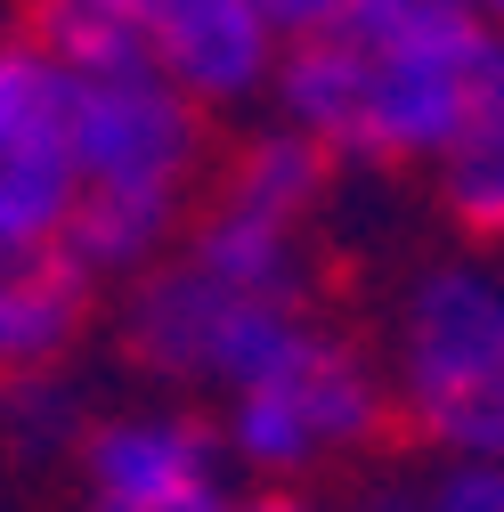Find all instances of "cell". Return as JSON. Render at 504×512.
<instances>
[{
    "mask_svg": "<svg viewBox=\"0 0 504 512\" xmlns=\"http://www.w3.org/2000/svg\"><path fill=\"white\" fill-rule=\"evenodd\" d=\"M399 399L456 464H504V285L431 269L399 309Z\"/></svg>",
    "mask_w": 504,
    "mask_h": 512,
    "instance_id": "2",
    "label": "cell"
},
{
    "mask_svg": "<svg viewBox=\"0 0 504 512\" xmlns=\"http://www.w3.org/2000/svg\"><path fill=\"white\" fill-rule=\"evenodd\" d=\"M90 512H236L228 488H179V496H90Z\"/></svg>",
    "mask_w": 504,
    "mask_h": 512,
    "instance_id": "17",
    "label": "cell"
},
{
    "mask_svg": "<svg viewBox=\"0 0 504 512\" xmlns=\"http://www.w3.org/2000/svg\"><path fill=\"white\" fill-rule=\"evenodd\" d=\"M342 9H350V0H252V17L269 25V41H277V49L334 33V25H342Z\"/></svg>",
    "mask_w": 504,
    "mask_h": 512,
    "instance_id": "16",
    "label": "cell"
},
{
    "mask_svg": "<svg viewBox=\"0 0 504 512\" xmlns=\"http://www.w3.org/2000/svg\"><path fill=\"white\" fill-rule=\"evenodd\" d=\"M90 277L57 244H17L0 252V374H41L57 350L82 334Z\"/></svg>",
    "mask_w": 504,
    "mask_h": 512,
    "instance_id": "8",
    "label": "cell"
},
{
    "mask_svg": "<svg viewBox=\"0 0 504 512\" xmlns=\"http://www.w3.org/2000/svg\"><path fill=\"white\" fill-rule=\"evenodd\" d=\"M98 9L196 106H236L277 74V41L252 17V0H98Z\"/></svg>",
    "mask_w": 504,
    "mask_h": 512,
    "instance_id": "7",
    "label": "cell"
},
{
    "mask_svg": "<svg viewBox=\"0 0 504 512\" xmlns=\"http://www.w3.org/2000/svg\"><path fill=\"white\" fill-rule=\"evenodd\" d=\"M277 114L326 155H448L504 122V33L464 0H350L277 57Z\"/></svg>",
    "mask_w": 504,
    "mask_h": 512,
    "instance_id": "1",
    "label": "cell"
},
{
    "mask_svg": "<svg viewBox=\"0 0 504 512\" xmlns=\"http://www.w3.org/2000/svg\"><path fill=\"white\" fill-rule=\"evenodd\" d=\"M439 196L448 212L480 236H504V122L496 131H472L464 147L439 155Z\"/></svg>",
    "mask_w": 504,
    "mask_h": 512,
    "instance_id": "13",
    "label": "cell"
},
{
    "mask_svg": "<svg viewBox=\"0 0 504 512\" xmlns=\"http://www.w3.org/2000/svg\"><path fill=\"white\" fill-rule=\"evenodd\" d=\"M464 9H472L480 25H496V33H504V0H464Z\"/></svg>",
    "mask_w": 504,
    "mask_h": 512,
    "instance_id": "19",
    "label": "cell"
},
{
    "mask_svg": "<svg viewBox=\"0 0 504 512\" xmlns=\"http://www.w3.org/2000/svg\"><path fill=\"white\" fill-rule=\"evenodd\" d=\"M179 228V196H147V187H74V212L57 228V252L82 277L114 269H155L163 236Z\"/></svg>",
    "mask_w": 504,
    "mask_h": 512,
    "instance_id": "10",
    "label": "cell"
},
{
    "mask_svg": "<svg viewBox=\"0 0 504 512\" xmlns=\"http://www.w3.org/2000/svg\"><path fill=\"white\" fill-rule=\"evenodd\" d=\"M236 512H326V504H309V496H252V504H236Z\"/></svg>",
    "mask_w": 504,
    "mask_h": 512,
    "instance_id": "18",
    "label": "cell"
},
{
    "mask_svg": "<svg viewBox=\"0 0 504 512\" xmlns=\"http://www.w3.org/2000/svg\"><path fill=\"white\" fill-rule=\"evenodd\" d=\"M90 488L98 496H179V488H220V447L212 431L179 415H122L90 431Z\"/></svg>",
    "mask_w": 504,
    "mask_h": 512,
    "instance_id": "9",
    "label": "cell"
},
{
    "mask_svg": "<svg viewBox=\"0 0 504 512\" xmlns=\"http://www.w3.org/2000/svg\"><path fill=\"white\" fill-rule=\"evenodd\" d=\"M66 131H74V179L82 187H147L187 196V171L204 155L196 98L163 74H66Z\"/></svg>",
    "mask_w": 504,
    "mask_h": 512,
    "instance_id": "5",
    "label": "cell"
},
{
    "mask_svg": "<svg viewBox=\"0 0 504 512\" xmlns=\"http://www.w3.org/2000/svg\"><path fill=\"white\" fill-rule=\"evenodd\" d=\"M374 423H383L374 366L342 334L301 326L261 382L228 391V456H244L252 472H301L334 447H358Z\"/></svg>",
    "mask_w": 504,
    "mask_h": 512,
    "instance_id": "4",
    "label": "cell"
},
{
    "mask_svg": "<svg viewBox=\"0 0 504 512\" xmlns=\"http://www.w3.org/2000/svg\"><path fill=\"white\" fill-rule=\"evenodd\" d=\"M407 512H504V464H456V472H439Z\"/></svg>",
    "mask_w": 504,
    "mask_h": 512,
    "instance_id": "15",
    "label": "cell"
},
{
    "mask_svg": "<svg viewBox=\"0 0 504 512\" xmlns=\"http://www.w3.org/2000/svg\"><path fill=\"white\" fill-rule=\"evenodd\" d=\"M187 261H196L204 277L252 293V301H301V244L293 228L277 220H252V212H204L196 236H187Z\"/></svg>",
    "mask_w": 504,
    "mask_h": 512,
    "instance_id": "11",
    "label": "cell"
},
{
    "mask_svg": "<svg viewBox=\"0 0 504 512\" xmlns=\"http://www.w3.org/2000/svg\"><path fill=\"white\" fill-rule=\"evenodd\" d=\"M66 66L25 33L0 41V252L57 244L74 212V131H66Z\"/></svg>",
    "mask_w": 504,
    "mask_h": 512,
    "instance_id": "6",
    "label": "cell"
},
{
    "mask_svg": "<svg viewBox=\"0 0 504 512\" xmlns=\"http://www.w3.org/2000/svg\"><path fill=\"white\" fill-rule=\"evenodd\" d=\"M309 317L293 301H252L220 277H204L196 261H163L131 285V309H122V342L139 350L147 374L163 382H212V391H244V382H261L293 334Z\"/></svg>",
    "mask_w": 504,
    "mask_h": 512,
    "instance_id": "3",
    "label": "cell"
},
{
    "mask_svg": "<svg viewBox=\"0 0 504 512\" xmlns=\"http://www.w3.org/2000/svg\"><path fill=\"white\" fill-rule=\"evenodd\" d=\"M326 147L309 139V131H293V122H277V131H261L244 155H236V171H228V212H252V220H277V228H301V212L326 196Z\"/></svg>",
    "mask_w": 504,
    "mask_h": 512,
    "instance_id": "12",
    "label": "cell"
},
{
    "mask_svg": "<svg viewBox=\"0 0 504 512\" xmlns=\"http://www.w3.org/2000/svg\"><path fill=\"white\" fill-rule=\"evenodd\" d=\"M9 423H17L25 447L66 439L74 431V391H66V382H49V374H17L9 382Z\"/></svg>",
    "mask_w": 504,
    "mask_h": 512,
    "instance_id": "14",
    "label": "cell"
}]
</instances>
